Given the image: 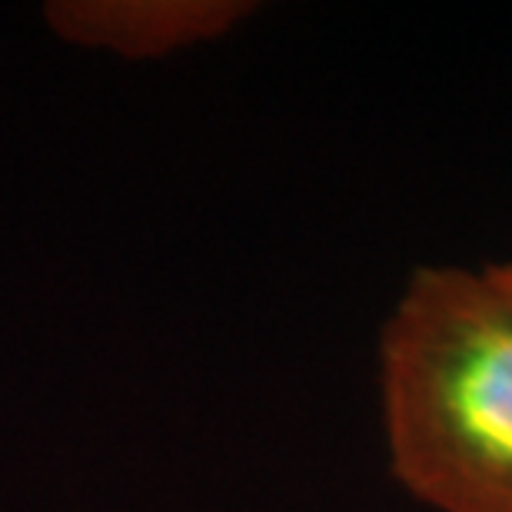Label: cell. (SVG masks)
Wrapping results in <instances>:
<instances>
[{
  "instance_id": "1",
  "label": "cell",
  "mask_w": 512,
  "mask_h": 512,
  "mask_svg": "<svg viewBox=\"0 0 512 512\" xmlns=\"http://www.w3.org/2000/svg\"><path fill=\"white\" fill-rule=\"evenodd\" d=\"M396 483L429 512H512V293L493 266H419L380 330Z\"/></svg>"
},
{
  "instance_id": "2",
  "label": "cell",
  "mask_w": 512,
  "mask_h": 512,
  "mask_svg": "<svg viewBox=\"0 0 512 512\" xmlns=\"http://www.w3.org/2000/svg\"><path fill=\"white\" fill-rule=\"evenodd\" d=\"M253 4L240 0H160V4H50L47 17L80 44H107L127 57H160L173 47L220 37Z\"/></svg>"
},
{
  "instance_id": "3",
  "label": "cell",
  "mask_w": 512,
  "mask_h": 512,
  "mask_svg": "<svg viewBox=\"0 0 512 512\" xmlns=\"http://www.w3.org/2000/svg\"><path fill=\"white\" fill-rule=\"evenodd\" d=\"M493 266V273L499 276V283L506 286V290L512 293V260H503V263H489Z\"/></svg>"
}]
</instances>
